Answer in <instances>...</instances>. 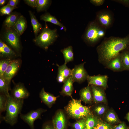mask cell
<instances>
[{"label": "cell", "mask_w": 129, "mask_h": 129, "mask_svg": "<svg viewBox=\"0 0 129 129\" xmlns=\"http://www.w3.org/2000/svg\"><path fill=\"white\" fill-rule=\"evenodd\" d=\"M129 46V35L123 38L113 36L104 38L96 48L99 62L105 66Z\"/></svg>", "instance_id": "6da1fadb"}, {"label": "cell", "mask_w": 129, "mask_h": 129, "mask_svg": "<svg viewBox=\"0 0 129 129\" xmlns=\"http://www.w3.org/2000/svg\"><path fill=\"white\" fill-rule=\"evenodd\" d=\"M106 30L95 20L88 24L83 35V38L87 44L94 45L105 38Z\"/></svg>", "instance_id": "7a4b0ae2"}, {"label": "cell", "mask_w": 129, "mask_h": 129, "mask_svg": "<svg viewBox=\"0 0 129 129\" xmlns=\"http://www.w3.org/2000/svg\"><path fill=\"white\" fill-rule=\"evenodd\" d=\"M6 115L3 120L11 126L17 122L18 115L21 113L23 104L24 100H18L11 95L7 97Z\"/></svg>", "instance_id": "3957f363"}, {"label": "cell", "mask_w": 129, "mask_h": 129, "mask_svg": "<svg viewBox=\"0 0 129 129\" xmlns=\"http://www.w3.org/2000/svg\"><path fill=\"white\" fill-rule=\"evenodd\" d=\"M81 101V100L72 98L65 107L66 112L71 118L80 119L92 114L90 108L83 105Z\"/></svg>", "instance_id": "277c9868"}, {"label": "cell", "mask_w": 129, "mask_h": 129, "mask_svg": "<svg viewBox=\"0 0 129 129\" xmlns=\"http://www.w3.org/2000/svg\"><path fill=\"white\" fill-rule=\"evenodd\" d=\"M58 36L57 29H50L46 24L41 33L34 39V41L38 45L47 50L56 40Z\"/></svg>", "instance_id": "5b68a950"}, {"label": "cell", "mask_w": 129, "mask_h": 129, "mask_svg": "<svg viewBox=\"0 0 129 129\" xmlns=\"http://www.w3.org/2000/svg\"><path fill=\"white\" fill-rule=\"evenodd\" d=\"M95 20L99 24L107 29L113 25L114 21V15L109 10H102L96 13Z\"/></svg>", "instance_id": "8992f818"}, {"label": "cell", "mask_w": 129, "mask_h": 129, "mask_svg": "<svg viewBox=\"0 0 129 129\" xmlns=\"http://www.w3.org/2000/svg\"><path fill=\"white\" fill-rule=\"evenodd\" d=\"M46 110L41 108H39L35 110L31 111L25 114L21 113V118L29 126L31 129H34V121L38 119L41 118V115Z\"/></svg>", "instance_id": "52a82bcc"}, {"label": "cell", "mask_w": 129, "mask_h": 129, "mask_svg": "<svg viewBox=\"0 0 129 129\" xmlns=\"http://www.w3.org/2000/svg\"><path fill=\"white\" fill-rule=\"evenodd\" d=\"M19 36L14 29L7 28L4 34L5 39L13 48L17 51L20 49Z\"/></svg>", "instance_id": "ba28073f"}, {"label": "cell", "mask_w": 129, "mask_h": 129, "mask_svg": "<svg viewBox=\"0 0 129 129\" xmlns=\"http://www.w3.org/2000/svg\"><path fill=\"white\" fill-rule=\"evenodd\" d=\"M85 63L75 65L72 69L71 75L74 82L81 83L87 79L89 75L84 67Z\"/></svg>", "instance_id": "9c48e42d"}, {"label": "cell", "mask_w": 129, "mask_h": 129, "mask_svg": "<svg viewBox=\"0 0 129 129\" xmlns=\"http://www.w3.org/2000/svg\"><path fill=\"white\" fill-rule=\"evenodd\" d=\"M20 65L18 60H11L4 74L3 77L9 85L12 78L17 71Z\"/></svg>", "instance_id": "30bf717a"}, {"label": "cell", "mask_w": 129, "mask_h": 129, "mask_svg": "<svg viewBox=\"0 0 129 129\" xmlns=\"http://www.w3.org/2000/svg\"><path fill=\"white\" fill-rule=\"evenodd\" d=\"M108 77L107 75H98L88 76L87 80L88 85L101 87L105 89L108 87Z\"/></svg>", "instance_id": "8fae6325"}, {"label": "cell", "mask_w": 129, "mask_h": 129, "mask_svg": "<svg viewBox=\"0 0 129 129\" xmlns=\"http://www.w3.org/2000/svg\"><path fill=\"white\" fill-rule=\"evenodd\" d=\"M92 94L93 101L95 103H106L107 100L104 89L101 87L90 85Z\"/></svg>", "instance_id": "7c38bea8"}, {"label": "cell", "mask_w": 129, "mask_h": 129, "mask_svg": "<svg viewBox=\"0 0 129 129\" xmlns=\"http://www.w3.org/2000/svg\"><path fill=\"white\" fill-rule=\"evenodd\" d=\"M29 95V92L24 85L18 83L14 87L11 96L16 100H22L28 98Z\"/></svg>", "instance_id": "4fadbf2b"}, {"label": "cell", "mask_w": 129, "mask_h": 129, "mask_svg": "<svg viewBox=\"0 0 129 129\" xmlns=\"http://www.w3.org/2000/svg\"><path fill=\"white\" fill-rule=\"evenodd\" d=\"M52 123L54 129H65L66 120L62 111L59 110L57 112L53 119Z\"/></svg>", "instance_id": "5bb4252c"}, {"label": "cell", "mask_w": 129, "mask_h": 129, "mask_svg": "<svg viewBox=\"0 0 129 129\" xmlns=\"http://www.w3.org/2000/svg\"><path fill=\"white\" fill-rule=\"evenodd\" d=\"M58 73L57 80L59 83L64 82L70 76L72 75V70L68 68L66 64H64L60 66L58 64Z\"/></svg>", "instance_id": "9a60e30c"}, {"label": "cell", "mask_w": 129, "mask_h": 129, "mask_svg": "<svg viewBox=\"0 0 129 129\" xmlns=\"http://www.w3.org/2000/svg\"><path fill=\"white\" fill-rule=\"evenodd\" d=\"M105 66V68L114 72L124 70L121 60L120 53L109 61Z\"/></svg>", "instance_id": "2e32d148"}, {"label": "cell", "mask_w": 129, "mask_h": 129, "mask_svg": "<svg viewBox=\"0 0 129 129\" xmlns=\"http://www.w3.org/2000/svg\"><path fill=\"white\" fill-rule=\"evenodd\" d=\"M41 101L48 107L50 108L55 103L58 97L54 96L53 94L46 92L43 88L41 89L39 94Z\"/></svg>", "instance_id": "e0dca14e"}, {"label": "cell", "mask_w": 129, "mask_h": 129, "mask_svg": "<svg viewBox=\"0 0 129 129\" xmlns=\"http://www.w3.org/2000/svg\"><path fill=\"white\" fill-rule=\"evenodd\" d=\"M81 100L85 103H91L93 101V97L90 85L81 89L80 91Z\"/></svg>", "instance_id": "ac0fdd59"}, {"label": "cell", "mask_w": 129, "mask_h": 129, "mask_svg": "<svg viewBox=\"0 0 129 129\" xmlns=\"http://www.w3.org/2000/svg\"><path fill=\"white\" fill-rule=\"evenodd\" d=\"M74 82L72 76H69L64 82L61 94L71 97L73 90V83Z\"/></svg>", "instance_id": "d6986e66"}, {"label": "cell", "mask_w": 129, "mask_h": 129, "mask_svg": "<svg viewBox=\"0 0 129 129\" xmlns=\"http://www.w3.org/2000/svg\"><path fill=\"white\" fill-rule=\"evenodd\" d=\"M27 26V23L26 19L23 16L21 15L20 16L16 23L13 28L20 36L23 33Z\"/></svg>", "instance_id": "ffe728a7"}, {"label": "cell", "mask_w": 129, "mask_h": 129, "mask_svg": "<svg viewBox=\"0 0 129 129\" xmlns=\"http://www.w3.org/2000/svg\"><path fill=\"white\" fill-rule=\"evenodd\" d=\"M40 19L45 22H49L57 25L61 27L65 31H66V27L59 22L55 17L48 13H46L40 16Z\"/></svg>", "instance_id": "44dd1931"}, {"label": "cell", "mask_w": 129, "mask_h": 129, "mask_svg": "<svg viewBox=\"0 0 129 129\" xmlns=\"http://www.w3.org/2000/svg\"><path fill=\"white\" fill-rule=\"evenodd\" d=\"M104 114V119L105 121L111 125L120 122L118 116L113 109L107 111Z\"/></svg>", "instance_id": "7402d4cb"}, {"label": "cell", "mask_w": 129, "mask_h": 129, "mask_svg": "<svg viewBox=\"0 0 129 129\" xmlns=\"http://www.w3.org/2000/svg\"><path fill=\"white\" fill-rule=\"evenodd\" d=\"M20 16L15 13L11 14L5 20L4 24L7 28H13L18 21Z\"/></svg>", "instance_id": "603a6c76"}, {"label": "cell", "mask_w": 129, "mask_h": 129, "mask_svg": "<svg viewBox=\"0 0 129 129\" xmlns=\"http://www.w3.org/2000/svg\"><path fill=\"white\" fill-rule=\"evenodd\" d=\"M61 52L63 54L64 60V64H66L68 63L73 60L74 53L71 46H69L61 49Z\"/></svg>", "instance_id": "cb8c5ba5"}, {"label": "cell", "mask_w": 129, "mask_h": 129, "mask_svg": "<svg viewBox=\"0 0 129 129\" xmlns=\"http://www.w3.org/2000/svg\"><path fill=\"white\" fill-rule=\"evenodd\" d=\"M99 118L92 114L85 117V129H93L97 122Z\"/></svg>", "instance_id": "d4e9b609"}, {"label": "cell", "mask_w": 129, "mask_h": 129, "mask_svg": "<svg viewBox=\"0 0 129 129\" xmlns=\"http://www.w3.org/2000/svg\"><path fill=\"white\" fill-rule=\"evenodd\" d=\"M29 12L34 32L35 35H37L42 29V25L38 22L33 13L30 11Z\"/></svg>", "instance_id": "484cf974"}, {"label": "cell", "mask_w": 129, "mask_h": 129, "mask_svg": "<svg viewBox=\"0 0 129 129\" xmlns=\"http://www.w3.org/2000/svg\"><path fill=\"white\" fill-rule=\"evenodd\" d=\"M120 57L124 70H129V49L127 48L122 51Z\"/></svg>", "instance_id": "4316f807"}, {"label": "cell", "mask_w": 129, "mask_h": 129, "mask_svg": "<svg viewBox=\"0 0 129 129\" xmlns=\"http://www.w3.org/2000/svg\"><path fill=\"white\" fill-rule=\"evenodd\" d=\"M0 77V92L7 97H9L10 96L9 92L10 85L3 77Z\"/></svg>", "instance_id": "83f0119b"}, {"label": "cell", "mask_w": 129, "mask_h": 129, "mask_svg": "<svg viewBox=\"0 0 129 129\" xmlns=\"http://www.w3.org/2000/svg\"><path fill=\"white\" fill-rule=\"evenodd\" d=\"M51 1L49 0H37L36 9L38 11L45 10L50 4Z\"/></svg>", "instance_id": "f1b7e54d"}, {"label": "cell", "mask_w": 129, "mask_h": 129, "mask_svg": "<svg viewBox=\"0 0 129 129\" xmlns=\"http://www.w3.org/2000/svg\"><path fill=\"white\" fill-rule=\"evenodd\" d=\"M0 55L2 57H11L15 55L14 52L5 44L4 46L0 48Z\"/></svg>", "instance_id": "f546056e"}, {"label": "cell", "mask_w": 129, "mask_h": 129, "mask_svg": "<svg viewBox=\"0 0 129 129\" xmlns=\"http://www.w3.org/2000/svg\"><path fill=\"white\" fill-rule=\"evenodd\" d=\"M113 127L112 125L99 118L93 129H113Z\"/></svg>", "instance_id": "4dcf8cb0"}, {"label": "cell", "mask_w": 129, "mask_h": 129, "mask_svg": "<svg viewBox=\"0 0 129 129\" xmlns=\"http://www.w3.org/2000/svg\"><path fill=\"white\" fill-rule=\"evenodd\" d=\"M107 109V107L105 105L99 104L94 107L93 111L97 116H100L105 114Z\"/></svg>", "instance_id": "1f68e13d"}, {"label": "cell", "mask_w": 129, "mask_h": 129, "mask_svg": "<svg viewBox=\"0 0 129 129\" xmlns=\"http://www.w3.org/2000/svg\"><path fill=\"white\" fill-rule=\"evenodd\" d=\"M7 97L2 93L0 95V113L6 111L7 102Z\"/></svg>", "instance_id": "d6a6232c"}, {"label": "cell", "mask_w": 129, "mask_h": 129, "mask_svg": "<svg viewBox=\"0 0 129 129\" xmlns=\"http://www.w3.org/2000/svg\"><path fill=\"white\" fill-rule=\"evenodd\" d=\"M11 60L8 59L1 60L0 62V77H3L9 64Z\"/></svg>", "instance_id": "836d02e7"}, {"label": "cell", "mask_w": 129, "mask_h": 129, "mask_svg": "<svg viewBox=\"0 0 129 129\" xmlns=\"http://www.w3.org/2000/svg\"><path fill=\"white\" fill-rule=\"evenodd\" d=\"M16 8L17 7H12L7 4L1 8L0 10V14L1 16L9 15L13 10Z\"/></svg>", "instance_id": "e575fe53"}, {"label": "cell", "mask_w": 129, "mask_h": 129, "mask_svg": "<svg viewBox=\"0 0 129 129\" xmlns=\"http://www.w3.org/2000/svg\"><path fill=\"white\" fill-rule=\"evenodd\" d=\"M85 118L80 119L72 124V126L75 129H85Z\"/></svg>", "instance_id": "d590c367"}, {"label": "cell", "mask_w": 129, "mask_h": 129, "mask_svg": "<svg viewBox=\"0 0 129 129\" xmlns=\"http://www.w3.org/2000/svg\"><path fill=\"white\" fill-rule=\"evenodd\" d=\"M113 129H129V128L124 122H122L113 127Z\"/></svg>", "instance_id": "8d00e7d4"}, {"label": "cell", "mask_w": 129, "mask_h": 129, "mask_svg": "<svg viewBox=\"0 0 129 129\" xmlns=\"http://www.w3.org/2000/svg\"><path fill=\"white\" fill-rule=\"evenodd\" d=\"M91 3L96 6H99L102 5L104 3V0H90Z\"/></svg>", "instance_id": "74e56055"}, {"label": "cell", "mask_w": 129, "mask_h": 129, "mask_svg": "<svg viewBox=\"0 0 129 129\" xmlns=\"http://www.w3.org/2000/svg\"><path fill=\"white\" fill-rule=\"evenodd\" d=\"M37 0H24L25 3L28 5L33 8L37 6Z\"/></svg>", "instance_id": "f35d334b"}, {"label": "cell", "mask_w": 129, "mask_h": 129, "mask_svg": "<svg viewBox=\"0 0 129 129\" xmlns=\"http://www.w3.org/2000/svg\"><path fill=\"white\" fill-rule=\"evenodd\" d=\"M112 1L122 4L126 7H129V0H114Z\"/></svg>", "instance_id": "ab89813d"}, {"label": "cell", "mask_w": 129, "mask_h": 129, "mask_svg": "<svg viewBox=\"0 0 129 129\" xmlns=\"http://www.w3.org/2000/svg\"><path fill=\"white\" fill-rule=\"evenodd\" d=\"M18 0H9L7 4L10 6L14 7H16V5L19 2Z\"/></svg>", "instance_id": "60d3db41"}, {"label": "cell", "mask_w": 129, "mask_h": 129, "mask_svg": "<svg viewBox=\"0 0 129 129\" xmlns=\"http://www.w3.org/2000/svg\"><path fill=\"white\" fill-rule=\"evenodd\" d=\"M43 129H54L52 124L49 123H47L44 125Z\"/></svg>", "instance_id": "b9f144b4"}, {"label": "cell", "mask_w": 129, "mask_h": 129, "mask_svg": "<svg viewBox=\"0 0 129 129\" xmlns=\"http://www.w3.org/2000/svg\"><path fill=\"white\" fill-rule=\"evenodd\" d=\"M6 0H0V6H2L4 5L6 2Z\"/></svg>", "instance_id": "7bdbcfd3"}, {"label": "cell", "mask_w": 129, "mask_h": 129, "mask_svg": "<svg viewBox=\"0 0 129 129\" xmlns=\"http://www.w3.org/2000/svg\"><path fill=\"white\" fill-rule=\"evenodd\" d=\"M126 118L129 123V112L128 113L126 114Z\"/></svg>", "instance_id": "ee69618b"}]
</instances>
